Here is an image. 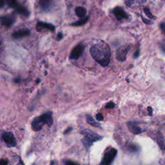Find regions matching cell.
<instances>
[{
    "label": "cell",
    "instance_id": "1",
    "mask_svg": "<svg viewBox=\"0 0 165 165\" xmlns=\"http://www.w3.org/2000/svg\"><path fill=\"white\" fill-rule=\"evenodd\" d=\"M90 54L92 58L102 67H107L111 62V52L106 44L99 43L92 46L90 49Z\"/></svg>",
    "mask_w": 165,
    "mask_h": 165
},
{
    "label": "cell",
    "instance_id": "2",
    "mask_svg": "<svg viewBox=\"0 0 165 165\" xmlns=\"http://www.w3.org/2000/svg\"><path fill=\"white\" fill-rule=\"evenodd\" d=\"M53 112L49 111L35 117L31 123L32 130L35 132L40 131L44 125H47L50 127L53 124Z\"/></svg>",
    "mask_w": 165,
    "mask_h": 165
},
{
    "label": "cell",
    "instance_id": "3",
    "mask_svg": "<svg viewBox=\"0 0 165 165\" xmlns=\"http://www.w3.org/2000/svg\"><path fill=\"white\" fill-rule=\"evenodd\" d=\"M81 133L84 135L83 138L81 139V142L87 150H88L94 142L101 141L103 139L102 136L88 129L81 131Z\"/></svg>",
    "mask_w": 165,
    "mask_h": 165
},
{
    "label": "cell",
    "instance_id": "4",
    "mask_svg": "<svg viewBox=\"0 0 165 165\" xmlns=\"http://www.w3.org/2000/svg\"><path fill=\"white\" fill-rule=\"evenodd\" d=\"M117 153V150L115 148H111L110 150H108L105 152L103 160L101 162L100 164L109 165L112 164L115 158L116 157Z\"/></svg>",
    "mask_w": 165,
    "mask_h": 165
},
{
    "label": "cell",
    "instance_id": "5",
    "mask_svg": "<svg viewBox=\"0 0 165 165\" xmlns=\"http://www.w3.org/2000/svg\"><path fill=\"white\" fill-rule=\"evenodd\" d=\"M2 139L8 148H13L17 145V141L12 132H5L2 134Z\"/></svg>",
    "mask_w": 165,
    "mask_h": 165
},
{
    "label": "cell",
    "instance_id": "6",
    "mask_svg": "<svg viewBox=\"0 0 165 165\" xmlns=\"http://www.w3.org/2000/svg\"><path fill=\"white\" fill-rule=\"evenodd\" d=\"M131 49L130 45H125L119 48L116 54V59L121 62L125 61L126 59V55Z\"/></svg>",
    "mask_w": 165,
    "mask_h": 165
},
{
    "label": "cell",
    "instance_id": "7",
    "mask_svg": "<svg viewBox=\"0 0 165 165\" xmlns=\"http://www.w3.org/2000/svg\"><path fill=\"white\" fill-rule=\"evenodd\" d=\"M85 46L82 44H79L72 49L69 56V58L73 60L78 59L83 54Z\"/></svg>",
    "mask_w": 165,
    "mask_h": 165
},
{
    "label": "cell",
    "instance_id": "8",
    "mask_svg": "<svg viewBox=\"0 0 165 165\" xmlns=\"http://www.w3.org/2000/svg\"><path fill=\"white\" fill-rule=\"evenodd\" d=\"M47 30L51 32H54L55 31V26L52 24L45 23V22H38L36 25V30L38 32H43V30Z\"/></svg>",
    "mask_w": 165,
    "mask_h": 165
},
{
    "label": "cell",
    "instance_id": "9",
    "mask_svg": "<svg viewBox=\"0 0 165 165\" xmlns=\"http://www.w3.org/2000/svg\"><path fill=\"white\" fill-rule=\"evenodd\" d=\"M113 13L118 20L128 19V15L121 7H117L113 10Z\"/></svg>",
    "mask_w": 165,
    "mask_h": 165
},
{
    "label": "cell",
    "instance_id": "10",
    "mask_svg": "<svg viewBox=\"0 0 165 165\" xmlns=\"http://www.w3.org/2000/svg\"><path fill=\"white\" fill-rule=\"evenodd\" d=\"M30 34H31V31L29 29H24L14 32L13 34H12V36L14 39H20L26 37V36H29Z\"/></svg>",
    "mask_w": 165,
    "mask_h": 165
},
{
    "label": "cell",
    "instance_id": "11",
    "mask_svg": "<svg viewBox=\"0 0 165 165\" xmlns=\"http://www.w3.org/2000/svg\"><path fill=\"white\" fill-rule=\"evenodd\" d=\"M16 18L13 16H5L1 17V23L2 25L10 27L15 22Z\"/></svg>",
    "mask_w": 165,
    "mask_h": 165
},
{
    "label": "cell",
    "instance_id": "12",
    "mask_svg": "<svg viewBox=\"0 0 165 165\" xmlns=\"http://www.w3.org/2000/svg\"><path fill=\"white\" fill-rule=\"evenodd\" d=\"M127 126L129 130L134 134H139L143 132L142 128L133 122L127 123Z\"/></svg>",
    "mask_w": 165,
    "mask_h": 165
},
{
    "label": "cell",
    "instance_id": "13",
    "mask_svg": "<svg viewBox=\"0 0 165 165\" xmlns=\"http://www.w3.org/2000/svg\"><path fill=\"white\" fill-rule=\"evenodd\" d=\"M15 10H16V12H17V14H21V15H22L23 16L29 17V15H30V12H29V11L28 10H27V8H25V7L22 6V5H18L15 8Z\"/></svg>",
    "mask_w": 165,
    "mask_h": 165
},
{
    "label": "cell",
    "instance_id": "14",
    "mask_svg": "<svg viewBox=\"0 0 165 165\" xmlns=\"http://www.w3.org/2000/svg\"><path fill=\"white\" fill-rule=\"evenodd\" d=\"M86 120H87V122L90 125L94 127L101 128V125L99 123H97V121H96L94 120V119L92 117V116H91L90 115H87V116H86Z\"/></svg>",
    "mask_w": 165,
    "mask_h": 165
},
{
    "label": "cell",
    "instance_id": "15",
    "mask_svg": "<svg viewBox=\"0 0 165 165\" xmlns=\"http://www.w3.org/2000/svg\"><path fill=\"white\" fill-rule=\"evenodd\" d=\"M75 12L78 17L82 18L85 17L87 14V10L82 7H78L75 9Z\"/></svg>",
    "mask_w": 165,
    "mask_h": 165
},
{
    "label": "cell",
    "instance_id": "16",
    "mask_svg": "<svg viewBox=\"0 0 165 165\" xmlns=\"http://www.w3.org/2000/svg\"><path fill=\"white\" fill-rule=\"evenodd\" d=\"M50 4L51 0H40V5L44 10L48 9L50 7Z\"/></svg>",
    "mask_w": 165,
    "mask_h": 165
},
{
    "label": "cell",
    "instance_id": "17",
    "mask_svg": "<svg viewBox=\"0 0 165 165\" xmlns=\"http://www.w3.org/2000/svg\"><path fill=\"white\" fill-rule=\"evenodd\" d=\"M89 17H82L81 18V20H79V21L75 22V23H73L71 24L72 26H82L85 25L88 21Z\"/></svg>",
    "mask_w": 165,
    "mask_h": 165
},
{
    "label": "cell",
    "instance_id": "18",
    "mask_svg": "<svg viewBox=\"0 0 165 165\" xmlns=\"http://www.w3.org/2000/svg\"><path fill=\"white\" fill-rule=\"evenodd\" d=\"M159 147L162 149V150H164L165 149V145L164 143V141H163V137L161 135V134H159V137H158V141H157Z\"/></svg>",
    "mask_w": 165,
    "mask_h": 165
},
{
    "label": "cell",
    "instance_id": "19",
    "mask_svg": "<svg viewBox=\"0 0 165 165\" xmlns=\"http://www.w3.org/2000/svg\"><path fill=\"white\" fill-rule=\"evenodd\" d=\"M6 2L9 7L14 8H15L18 5L16 0H6Z\"/></svg>",
    "mask_w": 165,
    "mask_h": 165
},
{
    "label": "cell",
    "instance_id": "20",
    "mask_svg": "<svg viewBox=\"0 0 165 165\" xmlns=\"http://www.w3.org/2000/svg\"><path fill=\"white\" fill-rule=\"evenodd\" d=\"M144 13L146 14V15L149 18H150V19H153V20L155 19V17L152 14V13H151L150 9L148 8H144Z\"/></svg>",
    "mask_w": 165,
    "mask_h": 165
},
{
    "label": "cell",
    "instance_id": "21",
    "mask_svg": "<svg viewBox=\"0 0 165 165\" xmlns=\"http://www.w3.org/2000/svg\"><path fill=\"white\" fill-rule=\"evenodd\" d=\"M128 150H130L131 152H136L137 151V146L131 144L129 146V147L128 148Z\"/></svg>",
    "mask_w": 165,
    "mask_h": 165
},
{
    "label": "cell",
    "instance_id": "22",
    "mask_svg": "<svg viewBox=\"0 0 165 165\" xmlns=\"http://www.w3.org/2000/svg\"><path fill=\"white\" fill-rule=\"evenodd\" d=\"M115 106H116V105L114 102H109L106 105L105 108L107 109H111V108H114L115 107Z\"/></svg>",
    "mask_w": 165,
    "mask_h": 165
},
{
    "label": "cell",
    "instance_id": "23",
    "mask_svg": "<svg viewBox=\"0 0 165 165\" xmlns=\"http://www.w3.org/2000/svg\"><path fill=\"white\" fill-rule=\"evenodd\" d=\"M96 120L97 121H103V116L101 113H98L96 116Z\"/></svg>",
    "mask_w": 165,
    "mask_h": 165
},
{
    "label": "cell",
    "instance_id": "24",
    "mask_svg": "<svg viewBox=\"0 0 165 165\" xmlns=\"http://www.w3.org/2000/svg\"><path fill=\"white\" fill-rule=\"evenodd\" d=\"M160 48L163 53L165 54V41H163L160 44Z\"/></svg>",
    "mask_w": 165,
    "mask_h": 165
},
{
    "label": "cell",
    "instance_id": "25",
    "mask_svg": "<svg viewBox=\"0 0 165 165\" xmlns=\"http://www.w3.org/2000/svg\"><path fill=\"white\" fill-rule=\"evenodd\" d=\"M8 164V161L5 159H0V165H7Z\"/></svg>",
    "mask_w": 165,
    "mask_h": 165
},
{
    "label": "cell",
    "instance_id": "26",
    "mask_svg": "<svg viewBox=\"0 0 165 165\" xmlns=\"http://www.w3.org/2000/svg\"><path fill=\"white\" fill-rule=\"evenodd\" d=\"M160 28L164 34H165V22H162L160 24Z\"/></svg>",
    "mask_w": 165,
    "mask_h": 165
},
{
    "label": "cell",
    "instance_id": "27",
    "mask_svg": "<svg viewBox=\"0 0 165 165\" xmlns=\"http://www.w3.org/2000/svg\"><path fill=\"white\" fill-rule=\"evenodd\" d=\"M142 20H143V22H144V23H145L146 24H148V25H150V24H152V23H153L152 21H150V20H147V19H145V18H144V17H143V16H142Z\"/></svg>",
    "mask_w": 165,
    "mask_h": 165
},
{
    "label": "cell",
    "instance_id": "28",
    "mask_svg": "<svg viewBox=\"0 0 165 165\" xmlns=\"http://www.w3.org/2000/svg\"><path fill=\"white\" fill-rule=\"evenodd\" d=\"M65 164H67V165H75V164H77L76 163L73 162V161H70V160H68V161H65Z\"/></svg>",
    "mask_w": 165,
    "mask_h": 165
},
{
    "label": "cell",
    "instance_id": "29",
    "mask_svg": "<svg viewBox=\"0 0 165 165\" xmlns=\"http://www.w3.org/2000/svg\"><path fill=\"white\" fill-rule=\"evenodd\" d=\"M72 126H69V127H68V128H67V129H66L65 131H64L63 134H65V135H66V134H68L70 131H72Z\"/></svg>",
    "mask_w": 165,
    "mask_h": 165
},
{
    "label": "cell",
    "instance_id": "30",
    "mask_svg": "<svg viewBox=\"0 0 165 165\" xmlns=\"http://www.w3.org/2000/svg\"><path fill=\"white\" fill-rule=\"evenodd\" d=\"M63 38V34L62 32H59L58 34V35H57V40L58 41H60L62 40V38Z\"/></svg>",
    "mask_w": 165,
    "mask_h": 165
},
{
    "label": "cell",
    "instance_id": "31",
    "mask_svg": "<svg viewBox=\"0 0 165 165\" xmlns=\"http://www.w3.org/2000/svg\"><path fill=\"white\" fill-rule=\"evenodd\" d=\"M147 110H148V113H149V116H152V113H153V110H152V107L148 106Z\"/></svg>",
    "mask_w": 165,
    "mask_h": 165
},
{
    "label": "cell",
    "instance_id": "32",
    "mask_svg": "<svg viewBox=\"0 0 165 165\" xmlns=\"http://www.w3.org/2000/svg\"><path fill=\"white\" fill-rule=\"evenodd\" d=\"M139 50H137L136 52H135V53L134 54V58L135 59V58H138L139 57Z\"/></svg>",
    "mask_w": 165,
    "mask_h": 165
},
{
    "label": "cell",
    "instance_id": "33",
    "mask_svg": "<svg viewBox=\"0 0 165 165\" xmlns=\"http://www.w3.org/2000/svg\"><path fill=\"white\" fill-rule=\"evenodd\" d=\"M4 0H0V8L2 7L4 5Z\"/></svg>",
    "mask_w": 165,
    "mask_h": 165
},
{
    "label": "cell",
    "instance_id": "34",
    "mask_svg": "<svg viewBox=\"0 0 165 165\" xmlns=\"http://www.w3.org/2000/svg\"><path fill=\"white\" fill-rule=\"evenodd\" d=\"M20 81H21V79H18V78H16L15 79H14V82H20Z\"/></svg>",
    "mask_w": 165,
    "mask_h": 165
}]
</instances>
